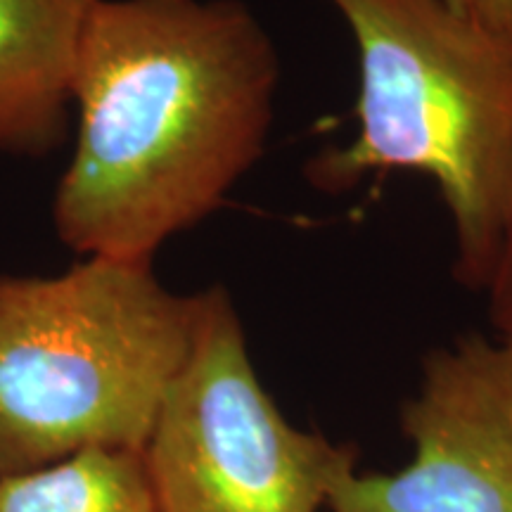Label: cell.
I'll use <instances>...</instances> for the list:
<instances>
[{
	"label": "cell",
	"instance_id": "9",
	"mask_svg": "<svg viewBox=\"0 0 512 512\" xmlns=\"http://www.w3.org/2000/svg\"><path fill=\"white\" fill-rule=\"evenodd\" d=\"M453 8L484 17L498 27L512 29V0H448Z\"/></svg>",
	"mask_w": 512,
	"mask_h": 512
},
{
	"label": "cell",
	"instance_id": "4",
	"mask_svg": "<svg viewBox=\"0 0 512 512\" xmlns=\"http://www.w3.org/2000/svg\"><path fill=\"white\" fill-rule=\"evenodd\" d=\"M140 453L162 512H318L358 460L287 422L221 285L200 292L188 358Z\"/></svg>",
	"mask_w": 512,
	"mask_h": 512
},
{
	"label": "cell",
	"instance_id": "8",
	"mask_svg": "<svg viewBox=\"0 0 512 512\" xmlns=\"http://www.w3.org/2000/svg\"><path fill=\"white\" fill-rule=\"evenodd\" d=\"M489 320L498 332L496 337L512 339V226L505 235L496 266L491 271L489 283L484 287Z\"/></svg>",
	"mask_w": 512,
	"mask_h": 512
},
{
	"label": "cell",
	"instance_id": "6",
	"mask_svg": "<svg viewBox=\"0 0 512 512\" xmlns=\"http://www.w3.org/2000/svg\"><path fill=\"white\" fill-rule=\"evenodd\" d=\"M95 0H0V155L67 143L83 29Z\"/></svg>",
	"mask_w": 512,
	"mask_h": 512
},
{
	"label": "cell",
	"instance_id": "1",
	"mask_svg": "<svg viewBox=\"0 0 512 512\" xmlns=\"http://www.w3.org/2000/svg\"><path fill=\"white\" fill-rule=\"evenodd\" d=\"M280 57L245 0H95L53 228L79 256L152 261L264 157Z\"/></svg>",
	"mask_w": 512,
	"mask_h": 512
},
{
	"label": "cell",
	"instance_id": "2",
	"mask_svg": "<svg viewBox=\"0 0 512 512\" xmlns=\"http://www.w3.org/2000/svg\"><path fill=\"white\" fill-rule=\"evenodd\" d=\"M358 57L356 136L313 155L316 190L415 171L453 228V278L484 292L512 226V29L448 0H328Z\"/></svg>",
	"mask_w": 512,
	"mask_h": 512
},
{
	"label": "cell",
	"instance_id": "3",
	"mask_svg": "<svg viewBox=\"0 0 512 512\" xmlns=\"http://www.w3.org/2000/svg\"><path fill=\"white\" fill-rule=\"evenodd\" d=\"M197 309L200 292H171L152 261L0 273V477L88 448L143 451Z\"/></svg>",
	"mask_w": 512,
	"mask_h": 512
},
{
	"label": "cell",
	"instance_id": "7",
	"mask_svg": "<svg viewBox=\"0 0 512 512\" xmlns=\"http://www.w3.org/2000/svg\"><path fill=\"white\" fill-rule=\"evenodd\" d=\"M0 512H162L136 448H88L0 477Z\"/></svg>",
	"mask_w": 512,
	"mask_h": 512
},
{
	"label": "cell",
	"instance_id": "5",
	"mask_svg": "<svg viewBox=\"0 0 512 512\" xmlns=\"http://www.w3.org/2000/svg\"><path fill=\"white\" fill-rule=\"evenodd\" d=\"M401 432L411 463L392 475L354 472L332 512H512V339L470 332L430 351Z\"/></svg>",
	"mask_w": 512,
	"mask_h": 512
}]
</instances>
